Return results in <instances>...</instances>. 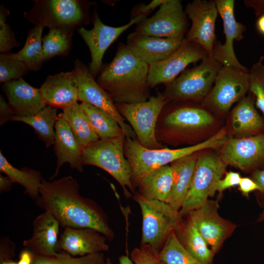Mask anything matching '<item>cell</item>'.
Wrapping results in <instances>:
<instances>
[{
    "label": "cell",
    "instance_id": "obj_10",
    "mask_svg": "<svg viewBox=\"0 0 264 264\" xmlns=\"http://www.w3.org/2000/svg\"><path fill=\"white\" fill-rule=\"evenodd\" d=\"M227 166L220 155L214 153H198L190 188L179 211L182 217L201 206L215 194V185Z\"/></svg>",
    "mask_w": 264,
    "mask_h": 264
},
{
    "label": "cell",
    "instance_id": "obj_46",
    "mask_svg": "<svg viewBox=\"0 0 264 264\" xmlns=\"http://www.w3.org/2000/svg\"><path fill=\"white\" fill-rule=\"evenodd\" d=\"M16 115L9 104L7 103L2 95H0V125L1 126Z\"/></svg>",
    "mask_w": 264,
    "mask_h": 264
},
{
    "label": "cell",
    "instance_id": "obj_23",
    "mask_svg": "<svg viewBox=\"0 0 264 264\" xmlns=\"http://www.w3.org/2000/svg\"><path fill=\"white\" fill-rule=\"evenodd\" d=\"M40 90L46 104L62 110L77 102L78 82L74 70L47 76Z\"/></svg>",
    "mask_w": 264,
    "mask_h": 264
},
{
    "label": "cell",
    "instance_id": "obj_15",
    "mask_svg": "<svg viewBox=\"0 0 264 264\" xmlns=\"http://www.w3.org/2000/svg\"><path fill=\"white\" fill-rule=\"evenodd\" d=\"M209 57L199 44L184 39L180 47L164 60L150 65L148 83L150 88L167 84L184 70L190 64H196Z\"/></svg>",
    "mask_w": 264,
    "mask_h": 264
},
{
    "label": "cell",
    "instance_id": "obj_5",
    "mask_svg": "<svg viewBox=\"0 0 264 264\" xmlns=\"http://www.w3.org/2000/svg\"><path fill=\"white\" fill-rule=\"evenodd\" d=\"M24 18L36 26L74 31L89 23V10L92 2L81 0H35Z\"/></svg>",
    "mask_w": 264,
    "mask_h": 264
},
{
    "label": "cell",
    "instance_id": "obj_32",
    "mask_svg": "<svg viewBox=\"0 0 264 264\" xmlns=\"http://www.w3.org/2000/svg\"><path fill=\"white\" fill-rule=\"evenodd\" d=\"M0 171L13 182L24 188L25 193L35 201L40 196V189L44 179L38 171L26 167L18 169L14 167L0 152Z\"/></svg>",
    "mask_w": 264,
    "mask_h": 264
},
{
    "label": "cell",
    "instance_id": "obj_53",
    "mask_svg": "<svg viewBox=\"0 0 264 264\" xmlns=\"http://www.w3.org/2000/svg\"><path fill=\"white\" fill-rule=\"evenodd\" d=\"M262 206L263 210L259 215L257 220V222H260L264 220V203L261 205Z\"/></svg>",
    "mask_w": 264,
    "mask_h": 264
},
{
    "label": "cell",
    "instance_id": "obj_24",
    "mask_svg": "<svg viewBox=\"0 0 264 264\" xmlns=\"http://www.w3.org/2000/svg\"><path fill=\"white\" fill-rule=\"evenodd\" d=\"M54 151L57 158L54 174L50 179L56 177L60 168L65 163L81 172L83 168L84 147L75 138L70 128L60 114L55 126Z\"/></svg>",
    "mask_w": 264,
    "mask_h": 264
},
{
    "label": "cell",
    "instance_id": "obj_36",
    "mask_svg": "<svg viewBox=\"0 0 264 264\" xmlns=\"http://www.w3.org/2000/svg\"><path fill=\"white\" fill-rule=\"evenodd\" d=\"M157 257L162 264H202L185 250L175 232L169 236Z\"/></svg>",
    "mask_w": 264,
    "mask_h": 264
},
{
    "label": "cell",
    "instance_id": "obj_3",
    "mask_svg": "<svg viewBox=\"0 0 264 264\" xmlns=\"http://www.w3.org/2000/svg\"><path fill=\"white\" fill-rule=\"evenodd\" d=\"M214 120L202 105L193 102H169L159 116L156 138L162 144L193 145L202 131L213 125Z\"/></svg>",
    "mask_w": 264,
    "mask_h": 264
},
{
    "label": "cell",
    "instance_id": "obj_13",
    "mask_svg": "<svg viewBox=\"0 0 264 264\" xmlns=\"http://www.w3.org/2000/svg\"><path fill=\"white\" fill-rule=\"evenodd\" d=\"M93 17V28L88 30L81 26L78 32L88 45L91 55L89 70L95 78L100 72L102 66V59L109 46L124 31L135 23H138L147 18V15H140L127 24L112 27L102 22L96 10Z\"/></svg>",
    "mask_w": 264,
    "mask_h": 264
},
{
    "label": "cell",
    "instance_id": "obj_35",
    "mask_svg": "<svg viewBox=\"0 0 264 264\" xmlns=\"http://www.w3.org/2000/svg\"><path fill=\"white\" fill-rule=\"evenodd\" d=\"M74 31L61 28L49 29L42 39L43 63L56 56H66L71 49Z\"/></svg>",
    "mask_w": 264,
    "mask_h": 264
},
{
    "label": "cell",
    "instance_id": "obj_20",
    "mask_svg": "<svg viewBox=\"0 0 264 264\" xmlns=\"http://www.w3.org/2000/svg\"><path fill=\"white\" fill-rule=\"evenodd\" d=\"M107 239L98 231L88 228H65L58 240L57 251L72 256H83L107 251Z\"/></svg>",
    "mask_w": 264,
    "mask_h": 264
},
{
    "label": "cell",
    "instance_id": "obj_11",
    "mask_svg": "<svg viewBox=\"0 0 264 264\" xmlns=\"http://www.w3.org/2000/svg\"><path fill=\"white\" fill-rule=\"evenodd\" d=\"M210 92L201 102L207 109L225 114L232 105L249 92V71L232 66H222Z\"/></svg>",
    "mask_w": 264,
    "mask_h": 264
},
{
    "label": "cell",
    "instance_id": "obj_41",
    "mask_svg": "<svg viewBox=\"0 0 264 264\" xmlns=\"http://www.w3.org/2000/svg\"><path fill=\"white\" fill-rule=\"evenodd\" d=\"M158 252L148 245L141 244L131 253V259L134 264H162L157 257Z\"/></svg>",
    "mask_w": 264,
    "mask_h": 264
},
{
    "label": "cell",
    "instance_id": "obj_7",
    "mask_svg": "<svg viewBox=\"0 0 264 264\" xmlns=\"http://www.w3.org/2000/svg\"><path fill=\"white\" fill-rule=\"evenodd\" d=\"M133 195L142 214L141 244L148 245L158 252L182 222V217L167 202L149 199L136 192Z\"/></svg>",
    "mask_w": 264,
    "mask_h": 264
},
{
    "label": "cell",
    "instance_id": "obj_43",
    "mask_svg": "<svg viewBox=\"0 0 264 264\" xmlns=\"http://www.w3.org/2000/svg\"><path fill=\"white\" fill-rule=\"evenodd\" d=\"M167 0H154L147 5L144 4L135 6L131 12V19L140 15H148L157 6L166 2Z\"/></svg>",
    "mask_w": 264,
    "mask_h": 264
},
{
    "label": "cell",
    "instance_id": "obj_18",
    "mask_svg": "<svg viewBox=\"0 0 264 264\" xmlns=\"http://www.w3.org/2000/svg\"><path fill=\"white\" fill-rule=\"evenodd\" d=\"M223 22L225 40L223 44L216 40L214 44L213 57L223 66H232L242 70H249L239 61L235 55L233 45L234 41H239L243 37L246 26L238 22L234 15L233 0H215Z\"/></svg>",
    "mask_w": 264,
    "mask_h": 264
},
{
    "label": "cell",
    "instance_id": "obj_38",
    "mask_svg": "<svg viewBox=\"0 0 264 264\" xmlns=\"http://www.w3.org/2000/svg\"><path fill=\"white\" fill-rule=\"evenodd\" d=\"M249 92L255 97V105L264 118V56H261L249 70Z\"/></svg>",
    "mask_w": 264,
    "mask_h": 264
},
{
    "label": "cell",
    "instance_id": "obj_12",
    "mask_svg": "<svg viewBox=\"0 0 264 264\" xmlns=\"http://www.w3.org/2000/svg\"><path fill=\"white\" fill-rule=\"evenodd\" d=\"M187 16L179 0H167L151 17L137 23L135 32L160 38H184L188 31Z\"/></svg>",
    "mask_w": 264,
    "mask_h": 264
},
{
    "label": "cell",
    "instance_id": "obj_17",
    "mask_svg": "<svg viewBox=\"0 0 264 264\" xmlns=\"http://www.w3.org/2000/svg\"><path fill=\"white\" fill-rule=\"evenodd\" d=\"M192 25L184 38L201 45L212 58L216 35L215 23L219 14L215 0H194L184 10Z\"/></svg>",
    "mask_w": 264,
    "mask_h": 264
},
{
    "label": "cell",
    "instance_id": "obj_52",
    "mask_svg": "<svg viewBox=\"0 0 264 264\" xmlns=\"http://www.w3.org/2000/svg\"><path fill=\"white\" fill-rule=\"evenodd\" d=\"M119 264H134L131 258L127 255H122L119 258ZM105 264H112L110 258L106 259Z\"/></svg>",
    "mask_w": 264,
    "mask_h": 264
},
{
    "label": "cell",
    "instance_id": "obj_28",
    "mask_svg": "<svg viewBox=\"0 0 264 264\" xmlns=\"http://www.w3.org/2000/svg\"><path fill=\"white\" fill-rule=\"evenodd\" d=\"M185 250L202 264H213L215 254L192 221L182 220L175 231Z\"/></svg>",
    "mask_w": 264,
    "mask_h": 264
},
{
    "label": "cell",
    "instance_id": "obj_1",
    "mask_svg": "<svg viewBox=\"0 0 264 264\" xmlns=\"http://www.w3.org/2000/svg\"><path fill=\"white\" fill-rule=\"evenodd\" d=\"M76 179L71 176L48 181L43 179L37 205L50 213L63 227L88 228L108 240L114 237L107 215L96 202L80 195Z\"/></svg>",
    "mask_w": 264,
    "mask_h": 264
},
{
    "label": "cell",
    "instance_id": "obj_6",
    "mask_svg": "<svg viewBox=\"0 0 264 264\" xmlns=\"http://www.w3.org/2000/svg\"><path fill=\"white\" fill-rule=\"evenodd\" d=\"M126 136L99 139L83 149L84 165L99 167L109 174L121 186L124 195L130 198L135 193L132 181L131 165L125 156L124 144Z\"/></svg>",
    "mask_w": 264,
    "mask_h": 264
},
{
    "label": "cell",
    "instance_id": "obj_33",
    "mask_svg": "<svg viewBox=\"0 0 264 264\" xmlns=\"http://www.w3.org/2000/svg\"><path fill=\"white\" fill-rule=\"evenodd\" d=\"M80 106L99 139L125 135L118 123L106 112L88 103H81Z\"/></svg>",
    "mask_w": 264,
    "mask_h": 264
},
{
    "label": "cell",
    "instance_id": "obj_30",
    "mask_svg": "<svg viewBox=\"0 0 264 264\" xmlns=\"http://www.w3.org/2000/svg\"><path fill=\"white\" fill-rule=\"evenodd\" d=\"M57 109L47 105L35 115L28 116L15 115L11 121L24 123L30 126L45 144L46 147L54 144L55 124L58 119Z\"/></svg>",
    "mask_w": 264,
    "mask_h": 264
},
{
    "label": "cell",
    "instance_id": "obj_48",
    "mask_svg": "<svg viewBox=\"0 0 264 264\" xmlns=\"http://www.w3.org/2000/svg\"><path fill=\"white\" fill-rule=\"evenodd\" d=\"M245 6L253 9L256 17L264 14V0H244Z\"/></svg>",
    "mask_w": 264,
    "mask_h": 264
},
{
    "label": "cell",
    "instance_id": "obj_37",
    "mask_svg": "<svg viewBox=\"0 0 264 264\" xmlns=\"http://www.w3.org/2000/svg\"><path fill=\"white\" fill-rule=\"evenodd\" d=\"M102 253L75 257L66 253H59L56 256L45 257L34 254L32 264H105Z\"/></svg>",
    "mask_w": 264,
    "mask_h": 264
},
{
    "label": "cell",
    "instance_id": "obj_50",
    "mask_svg": "<svg viewBox=\"0 0 264 264\" xmlns=\"http://www.w3.org/2000/svg\"><path fill=\"white\" fill-rule=\"evenodd\" d=\"M13 182L8 176L0 175V192H8L10 190Z\"/></svg>",
    "mask_w": 264,
    "mask_h": 264
},
{
    "label": "cell",
    "instance_id": "obj_47",
    "mask_svg": "<svg viewBox=\"0 0 264 264\" xmlns=\"http://www.w3.org/2000/svg\"><path fill=\"white\" fill-rule=\"evenodd\" d=\"M251 178L259 185L261 190L259 193V203L261 205L264 203V169H257L253 171Z\"/></svg>",
    "mask_w": 264,
    "mask_h": 264
},
{
    "label": "cell",
    "instance_id": "obj_31",
    "mask_svg": "<svg viewBox=\"0 0 264 264\" xmlns=\"http://www.w3.org/2000/svg\"><path fill=\"white\" fill-rule=\"evenodd\" d=\"M60 114L84 148L99 139L80 104L77 102L63 109V112Z\"/></svg>",
    "mask_w": 264,
    "mask_h": 264
},
{
    "label": "cell",
    "instance_id": "obj_8",
    "mask_svg": "<svg viewBox=\"0 0 264 264\" xmlns=\"http://www.w3.org/2000/svg\"><path fill=\"white\" fill-rule=\"evenodd\" d=\"M222 66L208 57L200 64L185 69L170 83L165 85L162 93L169 102H202L210 92Z\"/></svg>",
    "mask_w": 264,
    "mask_h": 264
},
{
    "label": "cell",
    "instance_id": "obj_14",
    "mask_svg": "<svg viewBox=\"0 0 264 264\" xmlns=\"http://www.w3.org/2000/svg\"><path fill=\"white\" fill-rule=\"evenodd\" d=\"M74 70L78 82V100L89 104L110 115L118 123L126 137L136 139L132 129L119 113L110 94L95 80L88 67L81 61L76 60Z\"/></svg>",
    "mask_w": 264,
    "mask_h": 264
},
{
    "label": "cell",
    "instance_id": "obj_27",
    "mask_svg": "<svg viewBox=\"0 0 264 264\" xmlns=\"http://www.w3.org/2000/svg\"><path fill=\"white\" fill-rule=\"evenodd\" d=\"M255 103L254 96L249 92L233 109L231 123L235 132L250 136L263 133L264 118L257 111Z\"/></svg>",
    "mask_w": 264,
    "mask_h": 264
},
{
    "label": "cell",
    "instance_id": "obj_16",
    "mask_svg": "<svg viewBox=\"0 0 264 264\" xmlns=\"http://www.w3.org/2000/svg\"><path fill=\"white\" fill-rule=\"evenodd\" d=\"M218 199L209 200L189 212L187 219L194 224L215 254L234 231L236 225L222 218L218 212Z\"/></svg>",
    "mask_w": 264,
    "mask_h": 264
},
{
    "label": "cell",
    "instance_id": "obj_45",
    "mask_svg": "<svg viewBox=\"0 0 264 264\" xmlns=\"http://www.w3.org/2000/svg\"><path fill=\"white\" fill-rule=\"evenodd\" d=\"M0 263L8 260H12L11 258L15 254L14 244L8 238H2L0 241Z\"/></svg>",
    "mask_w": 264,
    "mask_h": 264
},
{
    "label": "cell",
    "instance_id": "obj_54",
    "mask_svg": "<svg viewBox=\"0 0 264 264\" xmlns=\"http://www.w3.org/2000/svg\"><path fill=\"white\" fill-rule=\"evenodd\" d=\"M0 264H18V263L13 261L12 260H8L3 261L0 263Z\"/></svg>",
    "mask_w": 264,
    "mask_h": 264
},
{
    "label": "cell",
    "instance_id": "obj_40",
    "mask_svg": "<svg viewBox=\"0 0 264 264\" xmlns=\"http://www.w3.org/2000/svg\"><path fill=\"white\" fill-rule=\"evenodd\" d=\"M10 12L3 5L0 6V52L9 53L14 47L19 46L15 35L7 22Z\"/></svg>",
    "mask_w": 264,
    "mask_h": 264
},
{
    "label": "cell",
    "instance_id": "obj_39",
    "mask_svg": "<svg viewBox=\"0 0 264 264\" xmlns=\"http://www.w3.org/2000/svg\"><path fill=\"white\" fill-rule=\"evenodd\" d=\"M29 70L11 52L0 54V82L5 83L22 78Z\"/></svg>",
    "mask_w": 264,
    "mask_h": 264
},
{
    "label": "cell",
    "instance_id": "obj_49",
    "mask_svg": "<svg viewBox=\"0 0 264 264\" xmlns=\"http://www.w3.org/2000/svg\"><path fill=\"white\" fill-rule=\"evenodd\" d=\"M34 253L28 249L21 251L18 264H32Z\"/></svg>",
    "mask_w": 264,
    "mask_h": 264
},
{
    "label": "cell",
    "instance_id": "obj_9",
    "mask_svg": "<svg viewBox=\"0 0 264 264\" xmlns=\"http://www.w3.org/2000/svg\"><path fill=\"white\" fill-rule=\"evenodd\" d=\"M168 103L162 93L158 92L144 102L115 103V105L119 113L129 123L142 146L160 149L166 147L157 141L156 126L159 116Z\"/></svg>",
    "mask_w": 264,
    "mask_h": 264
},
{
    "label": "cell",
    "instance_id": "obj_19",
    "mask_svg": "<svg viewBox=\"0 0 264 264\" xmlns=\"http://www.w3.org/2000/svg\"><path fill=\"white\" fill-rule=\"evenodd\" d=\"M222 146L220 155L227 165L248 172L264 164V132L227 139Z\"/></svg>",
    "mask_w": 264,
    "mask_h": 264
},
{
    "label": "cell",
    "instance_id": "obj_22",
    "mask_svg": "<svg viewBox=\"0 0 264 264\" xmlns=\"http://www.w3.org/2000/svg\"><path fill=\"white\" fill-rule=\"evenodd\" d=\"M60 224L49 212L38 216L33 222V233L23 245L34 254L45 257L57 256V245Z\"/></svg>",
    "mask_w": 264,
    "mask_h": 264
},
{
    "label": "cell",
    "instance_id": "obj_26",
    "mask_svg": "<svg viewBox=\"0 0 264 264\" xmlns=\"http://www.w3.org/2000/svg\"><path fill=\"white\" fill-rule=\"evenodd\" d=\"M198 152L178 158L170 164L173 182L167 203L179 211L190 188Z\"/></svg>",
    "mask_w": 264,
    "mask_h": 264
},
{
    "label": "cell",
    "instance_id": "obj_34",
    "mask_svg": "<svg viewBox=\"0 0 264 264\" xmlns=\"http://www.w3.org/2000/svg\"><path fill=\"white\" fill-rule=\"evenodd\" d=\"M44 27L35 25L30 29L23 47L13 53L17 59L23 63L29 71H36L43 64L42 60V39Z\"/></svg>",
    "mask_w": 264,
    "mask_h": 264
},
{
    "label": "cell",
    "instance_id": "obj_42",
    "mask_svg": "<svg viewBox=\"0 0 264 264\" xmlns=\"http://www.w3.org/2000/svg\"><path fill=\"white\" fill-rule=\"evenodd\" d=\"M242 177L238 172L229 171L223 178L220 179L215 187V192L221 193L225 190L239 185Z\"/></svg>",
    "mask_w": 264,
    "mask_h": 264
},
{
    "label": "cell",
    "instance_id": "obj_29",
    "mask_svg": "<svg viewBox=\"0 0 264 264\" xmlns=\"http://www.w3.org/2000/svg\"><path fill=\"white\" fill-rule=\"evenodd\" d=\"M173 176L170 165H167L144 177L137 187L139 194L149 199L167 202L173 186Z\"/></svg>",
    "mask_w": 264,
    "mask_h": 264
},
{
    "label": "cell",
    "instance_id": "obj_4",
    "mask_svg": "<svg viewBox=\"0 0 264 264\" xmlns=\"http://www.w3.org/2000/svg\"><path fill=\"white\" fill-rule=\"evenodd\" d=\"M227 139L226 132L221 129L207 139L187 147L151 149L142 146L137 139L126 137L124 153L132 171V181L134 188L150 173L176 160L203 150L223 146Z\"/></svg>",
    "mask_w": 264,
    "mask_h": 264
},
{
    "label": "cell",
    "instance_id": "obj_25",
    "mask_svg": "<svg viewBox=\"0 0 264 264\" xmlns=\"http://www.w3.org/2000/svg\"><path fill=\"white\" fill-rule=\"evenodd\" d=\"M2 88L16 115H35L47 106L40 88L32 87L23 78L4 83Z\"/></svg>",
    "mask_w": 264,
    "mask_h": 264
},
{
    "label": "cell",
    "instance_id": "obj_44",
    "mask_svg": "<svg viewBox=\"0 0 264 264\" xmlns=\"http://www.w3.org/2000/svg\"><path fill=\"white\" fill-rule=\"evenodd\" d=\"M239 190L245 197L248 198L250 193L261 190L259 185L251 177H242L239 184Z\"/></svg>",
    "mask_w": 264,
    "mask_h": 264
},
{
    "label": "cell",
    "instance_id": "obj_51",
    "mask_svg": "<svg viewBox=\"0 0 264 264\" xmlns=\"http://www.w3.org/2000/svg\"><path fill=\"white\" fill-rule=\"evenodd\" d=\"M256 27L258 31L262 35H264V14L257 17Z\"/></svg>",
    "mask_w": 264,
    "mask_h": 264
},
{
    "label": "cell",
    "instance_id": "obj_21",
    "mask_svg": "<svg viewBox=\"0 0 264 264\" xmlns=\"http://www.w3.org/2000/svg\"><path fill=\"white\" fill-rule=\"evenodd\" d=\"M184 38H160L135 32L127 37L126 45L149 65L165 60L181 45Z\"/></svg>",
    "mask_w": 264,
    "mask_h": 264
},
{
    "label": "cell",
    "instance_id": "obj_2",
    "mask_svg": "<svg viewBox=\"0 0 264 264\" xmlns=\"http://www.w3.org/2000/svg\"><path fill=\"white\" fill-rule=\"evenodd\" d=\"M149 66L120 43L114 58L98 77L97 82L115 104L144 102L151 96L148 83Z\"/></svg>",
    "mask_w": 264,
    "mask_h": 264
}]
</instances>
